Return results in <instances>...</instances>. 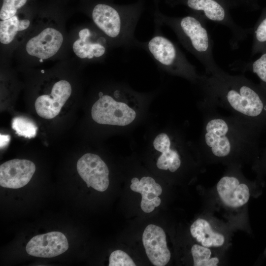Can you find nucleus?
Masks as SVG:
<instances>
[{
    "label": "nucleus",
    "instance_id": "obj_6",
    "mask_svg": "<svg viewBox=\"0 0 266 266\" xmlns=\"http://www.w3.org/2000/svg\"><path fill=\"white\" fill-rule=\"evenodd\" d=\"M192 11L200 15L206 21L223 25L228 28L231 33L230 44L236 48L249 33V30L238 25L233 19L230 12L228 0H179Z\"/></svg>",
    "mask_w": 266,
    "mask_h": 266
},
{
    "label": "nucleus",
    "instance_id": "obj_20",
    "mask_svg": "<svg viewBox=\"0 0 266 266\" xmlns=\"http://www.w3.org/2000/svg\"><path fill=\"white\" fill-rule=\"evenodd\" d=\"M194 266H216L219 263L217 257L212 256L208 247L200 244H194L191 248Z\"/></svg>",
    "mask_w": 266,
    "mask_h": 266
},
{
    "label": "nucleus",
    "instance_id": "obj_14",
    "mask_svg": "<svg viewBox=\"0 0 266 266\" xmlns=\"http://www.w3.org/2000/svg\"><path fill=\"white\" fill-rule=\"evenodd\" d=\"M216 190L222 202L231 208L243 206L250 198L249 187L235 175L223 176L216 185Z\"/></svg>",
    "mask_w": 266,
    "mask_h": 266
},
{
    "label": "nucleus",
    "instance_id": "obj_7",
    "mask_svg": "<svg viewBox=\"0 0 266 266\" xmlns=\"http://www.w3.org/2000/svg\"><path fill=\"white\" fill-rule=\"evenodd\" d=\"M99 96V99L94 103L91 109L92 119L97 123L125 126L135 120L136 112L122 101V99L120 101L115 100L114 91L113 96L104 95L102 92H100Z\"/></svg>",
    "mask_w": 266,
    "mask_h": 266
},
{
    "label": "nucleus",
    "instance_id": "obj_25",
    "mask_svg": "<svg viewBox=\"0 0 266 266\" xmlns=\"http://www.w3.org/2000/svg\"><path fill=\"white\" fill-rule=\"evenodd\" d=\"M256 49L257 46L266 43V15L256 26L254 31Z\"/></svg>",
    "mask_w": 266,
    "mask_h": 266
},
{
    "label": "nucleus",
    "instance_id": "obj_2",
    "mask_svg": "<svg viewBox=\"0 0 266 266\" xmlns=\"http://www.w3.org/2000/svg\"><path fill=\"white\" fill-rule=\"evenodd\" d=\"M197 84L206 103L259 126L266 122V99L244 75H231L220 68L200 75Z\"/></svg>",
    "mask_w": 266,
    "mask_h": 266
},
{
    "label": "nucleus",
    "instance_id": "obj_16",
    "mask_svg": "<svg viewBox=\"0 0 266 266\" xmlns=\"http://www.w3.org/2000/svg\"><path fill=\"white\" fill-rule=\"evenodd\" d=\"M79 38L73 44V50L81 59L93 60L105 55L106 52L107 40L102 36H96L95 33L89 28L81 30Z\"/></svg>",
    "mask_w": 266,
    "mask_h": 266
},
{
    "label": "nucleus",
    "instance_id": "obj_8",
    "mask_svg": "<svg viewBox=\"0 0 266 266\" xmlns=\"http://www.w3.org/2000/svg\"><path fill=\"white\" fill-rule=\"evenodd\" d=\"M77 170L88 187L104 192L108 187L109 170L106 164L98 155L86 153L77 161Z\"/></svg>",
    "mask_w": 266,
    "mask_h": 266
},
{
    "label": "nucleus",
    "instance_id": "obj_3",
    "mask_svg": "<svg viewBox=\"0 0 266 266\" xmlns=\"http://www.w3.org/2000/svg\"><path fill=\"white\" fill-rule=\"evenodd\" d=\"M200 15L191 12L179 17L166 16L156 13L154 22L169 27L182 46L203 66L205 72L218 70L220 67L214 60L213 40L205 24Z\"/></svg>",
    "mask_w": 266,
    "mask_h": 266
},
{
    "label": "nucleus",
    "instance_id": "obj_23",
    "mask_svg": "<svg viewBox=\"0 0 266 266\" xmlns=\"http://www.w3.org/2000/svg\"><path fill=\"white\" fill-rule=\"evenodd\" d=\"M132 258L125 252L117 250L112 252L109 259V266H135Z\"/></svg>",
    "mask_w": 266,
    "mask_h": 266
},
{
    "label": "nucleus",
    "instance_id": "obj_5",
    "mask_svg": "<svg viewBox=\"0 0 266 266\" xmlns=\"http://www.w3.org/2000/svg\"><path fill=\"white\" fill-rule=\"evenodd\" d=\"M154 23L155 32L153 36L145 42L139 41L138 48L145 50L163 69L197 84L200 75L195 67L178 46L162 34L161 25Z\"/></svg>",
    "mask_w": 266,
    "mask_h": 266
},
{
    "label": "nucleus",
    "instance_id": "obj_21",
    "mask_svg": "<svg viewBox=\"0 0 266 266\" xmlns=\"http://www.w3.org/2000/svg\"><path fill=\"white\" fill-rule=\"evenodd\" d=\"M12 128L19 136L28 138L34 137L37 131V127L33 121L23 116L13 119Z\"/></svg>",
    "mask_w": 266,
    "mask_h": 266
},
{
    "label": "nucleus",
    "instance_id": "obj_19",
    "mask_svg": "<svg viewBox=\"0 0 266 266\" xmlns=\"http://www.w3.org/2000/svg\"><path fill=\"white\" fill-rule=\"evenodd\" d=\"M30 22L28 19L19 20L17 16L0 22V41L4 44L10 43L19 31L27 29Z\"/></svg>",
    "mask_w": 266,
    "mask_h": 266
},
{
    "label": "nucleus",
    "instance_id": "obj_9",
    "mask_svg": "<svg viewBox=\"0 0 266 266\" xmlns=\"http://www.w3.org/2000/svg\"><path fill=\"white\" fill-rule=\"evenodd\" d=\"M177 135L170 136L163 133L157 135L153 141L154 148L161 153L156 166L160 169L175 172L182 164L181 150L185 144Z\"/></svg>",
    "mask_w": 266,
    "mask_h": 266
},
{
    "label": "nucleus",
    "instance_id": "obj_15",
    "mask_svg": "<svg viewBox=\"0 0 266 266\" xmlns=\"http://www.w3.org/2000/svg\"><path fill=\"white\" fill-rule=\"evenodd\" d=\"M63 42L61 33L54 28H47L31 38L26 44V49L29 55L45 60L56 54Z\"/></svg>",
    "mask_w": 266,
    "mask_h": 266
},
{
    "label": "nucleus",
    "instance_id": "obj_4",
    "mask_svg": "<svg viewBox=\"0 0 266 266\" xmlns=\"http://www.w3.org/2000/svg\"><path fill=\"white\" fill-rule=\"evenodd\" d=\"M137 9L120 8L99 3L92 10L91 16L96 26L113 45L126 48L138 47L139 40L134 32L139 18Z\"/></svg>",
    "mask_w": 266,
    "mask_h": 266
},
{
    "label": "nucleus",
    "instance_id": "obj_18",
    "mask_svg": "<svg viewBox=\"0 0 266 266\" xmlns=\"http://www.w3.org/2000/svg\"><path fill=\"white\" fill-rule=\"evenodd\" d=\"M190 233L198 243L206 247H220L225 242L224 235L214 231L210 223L203 218H198L193 223Z\"/></svg>",
    "mask_w": 266,
    "mask_h": 266
},
{
    "label": "nucleus",
    "instance_id": "obj_10",
    "mask_svg": "<svg viewBox=\"0 0 266 266\" xmlns=\"http://www.w3.org/2000/svg\"><path fill=\"white\" fill-rule=\"evenodd\" d=\"M71 91L68 81L62 80L56 82L50 94L40 96L36 99L34 107L36 113L44 119L55 118L70 96Z\"/></svg>",
    "mask_w": 266,
    "mask_h": 266
},
{
    "label": "nucleus",
    "instance_id": "obj_27",
    "mask_svg": "<svg viewBox=\"0 0 266 266\" xmlns=\"http://www.w3.org/2000/svg\"><path fill=\"white\" fill-rule=\"evenodd\" d=\"M10 140V136L8 135H0V148L7 145Z\"/></svg>",
    "mask_w": 266,
    "mask_h": 266
},
{
    "label": "nucleus",
    "instance_id": "obj_22",
    "mask_svg": "<svg viewBox=\"0 0 266 266\" xmlns=\"http://www.w3.org/2000/svg\"><path fill=\"white\" fill-rule=\"evenodd\" d=\"M27 0H3L0 11V18L2 20L15 15L17 9L25 5Z\"/></svg>",
    "mask_w": 266,
    "mask_h": 266
},
{
    "label": "nucleus",
    "instance_id": "obj_24",
    "mask_svg": "<svg viewBox=\"0 0 266 266\" xmlns=\"http://www.w3.org/2000/svg\"><path fill=\"white\" fill-rule=\"evenodd\" d=\"M246 66H250V67L247 68L251 69L258 76L261 81L266 84V53L263 54L259 59L250 65Z\"/></svg>",
    "mask_w": 266,
    "mask_h": 266
},
{
    "label": "nucleus",
    "instance_id": "obj_13",
    "mask_svg": "<svg viewBox=\"0 0 266 266\" xmlns=\"http://www.w3.org/2000/svg\"><path fill=\"white\" fill-rule=\"evenodd\" d=\"M142 242L146 255L153 265L164 266L168 263L171 254L167 246L166 233L162 228L148 225L143 232Z\"/></svg>",
    "mask_w": 266,
    "mask_h": 266
},
{
    "label": "nucleus",
    "instance_id": "obj_12",
    "mask_svg": "<svg viewBox=\"0 0 266 266\" xmlns=\"http://www.w3.org/2000/svg\"><path fill=\"white\" fill-rule=\"evenodd\" d=\"M35 171L32 161L13 159L0 166V185L4 188L18 189L27 185Z\"/></svg>",
    "mask_w": 266,
    "mask_h": 266
},
{
    "label": "nucleus",
    "instance_id": "obj_1",
    "mask_svg": "<svg viewBox=\"0 0 266 266\" xmlns=\"http://www.w3.org/2000/svg\"><path fill=\"white\" fill-rule=\"evenodd\" d=\"M203 125L199 150L216 161L244 160L257 150L259 125L240 117L220 114L202 101Z\"/></svg>",
    "mask_w": 266,
    "mask_h": 266
},
{
    "label": "nucleus",
    "instance_id": "obj_17",
    "mask_svg": "<svg viewBox=\"0 0 266 266\" xmlns=\"http://www.w3.org/2000/svg\"><path fill=\"white\" fill-rule=\"evenodd\" d=\"M130 188L141 195L140 207L144 212L150 213L160 205L161 200L159 196L162 193V188L152 177L144 176L140 180L134 177L131 180Z\"/></svg>",
    "mask_w": 266,
    "mask_h": 266
},
{
    "label": "nucleus",
    "instance_id": "obj_11",
    "mask_svg": "<svg viewBox=\"0 0 266 266\" xmlns=\"http://www.w3.org/2000/svg\"><path fill=\"white\" fill-rule=\"evenodd\" d=\"M68 248L66 236L61 232H51L33 236L27 243V252L31 256L52 258L65 252Z\"/></svg>",
    "mask_w": 266,
    "mask_h": 266
},
{
    "label": "nucleus",
    "instance_id": "obj_26",
    "mask_svg": "<svg viewBox=\"0 0 266 266\" xmlns=\"http://www.w3.org/2000/svg\"><path fill=\"white\" fill-rule=\"evenodd\" d=\"M231 9L239 8L243 9L252 5L253 0H228Z\"/></svg>",
    "mask_w": 266,
    "mask_h": 266
}]
</instances>
